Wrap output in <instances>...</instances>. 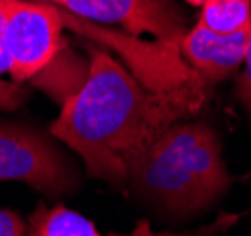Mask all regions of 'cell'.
Listing matches in <instances>:
<instances>
[{"label":"cell","mask_w":251,"mask_h":236,"mask_svg":"<svg viewBox=\"0 0 251 236\" xmlns=\"http://www.w3.org/2000/svg\"><path fill=\"white\" fill-rule=\"evenodd\" d=\"M199 23L217 34H234L251 26V0H206Z\"/></svg>","instance_id":"obj_8"},{"label":"cell","mask_w":251,"mask_h":236,"mask_svg":"<svg viewBox=\"0 0 251 236\" xmlns=\"http://www.w3.org/2000/svg\"><path fill=\"white\" fill-rule=\"evenodd\" d=\"M79 19L117 25L128 36L151 34L157 42L179 48L187 19L174 0H46Z\"/></svg>","instance_id":"obj_5"},{"label":"cell","mask_w":251,"mask_h":236,"mask_svg":"<svg viewBox=\"0 0 251 236\" xmlns=\"http://www.w3.org/2000/svg\"><path fill=\"white\" fill-rule=\"evenodd\" d=\"M0 182H21L61 197L77 187V176L66 157L38 131L0 123Z\"/></svg>","instance_id":"obj_4"},{"label":"cell","mask_w":251,"mask_h":236,"mask_svg":"<svg viewBox=\"0 0 251 236\" xmlns=\"http://www.w3.org/2000/svg\"><path fill=\"white\" fill-rule=\"evenodd\" d=\"M6 0H0V78L10 72L8 57H6V46H4V32H6Z\"/></svg>","instance_id":"obj_12"},{"label":"cell","mask_w":251,"mask_h":236,"mask_svg":"<svg viewBox=\"0 0 251 236\" xmlns=\"http://www.w3.org/2000/svg\"><path fill=\"white\" fill-rule=\"evenodd\" d=\"M87 78L61 106L50 132L74 149L93 178L125 187L130 162L168 127L201 112L210 85L199 76L153 89L110 51L87 44Z\"/></svg>","instance_id":"obj_1"},{"label":"cell","mask_w":251,"mask_h":236,"mask_svg":"<svg viewBox=\"0 0 251 236\" xmlns=\"http://www.w3.org/2000/svg\"><path fill=\"white\" fill-rule=\"evenodd\" d=\"M26 91L15 81H6L0 78V110H15L23 104Z\"/></svg>","instance_id":"obj_9"},{"label":"cell","mask_w":251,"mask_h":236,"mask_svg":"<svg viewBox=\"0 0 251 236\" xmlns=\"http://www.w3.org/2000/svg\"><path fill=\"white\" fill-rule=\"evenodd\" d=\"M4 46L15 83L36 79L63 57L64 10L44 0H6Z\"/></svg>","instance_id":"obj_3"},{"label":"cell","mask_w":251,"mask_h":236,"mask_svg":"<svg viewBox=\"0 0 251 236\" xmlns=\"http://www.w3.org/2000/svg\"><path fill=\"white\" fill-rule=\"evenodd\" d=\"M251 26L234 34H217L197 21L179 44L181 59L208 85L223 81L246 62Z\"/></svg>","instance_id":"obj_6"},{"label":"cell","mask_w":251,"mask_h":236,"mask_svg":"<svg viewBox=\"0 0 251 236\" xmlns=\"http://www.w3.org/2000/svg\"><path fill=\"white\" fill-rule=\"evenodd\" d=\"M0 236H26V221L13 210H0Z\"/></svg>","instance_id":"obj_11"},{"label":"cell","mask_w":251,"mask_h":236,"mask_svg":"<svg viewBox=\"0 0 251 236\" xmlns=\"http://www.w3.org/2000/svg\"><path fill=\"white\" fill-rule=\"evenodd\" d=\"M26 236H179L168 233H155L148 221H140L138 227L128 235H102L95 223L85 215L57 204L48 208L46 204H38L26 221Z\"/></svg>","instance_id":"obj_7"},{"label":"cell","mask_w":251,"mask_h":236,"mask_svg":"<svg viewBox=\"0 0 251 236\" xmlns=\"http://www.w3.org/2000/svg\"><path fill=\"white\" fill-rule=\"evenodd\" d=\"M44 2H46V0H44Z\"/></svg>","instance_id":"obj_14"},{"label":"cell","mask_w":251,"mask_h":236,"mask_svg":"<svg viewBox=\"0 0 251 236\" xmlns=\"http://www.w3.org/2000/svg\"><path fill=\"white\" fill-rule=\"evenodd\" d=\"M236 97L251 117V40L250 50L246 55V62H244V72L240 74L238 81H236Z\"/></svg>","instance_id":"obj_10"},{"label":"cell","mask_w":251,"mask_h":236,"mask_svg":"<svg viewBox=\"0 0 251 236\" xmlns=\"http://www.w3.org/2000/svg\"><path fill=\"white\" fill-rule=\"evenodd\" d=\"M128 184L155 206L191 215L221 199L232 176L214 129L202 121H179L130 162Z\"/></svg>","instance_id":"obj_2"},{"label":"cell","mask_w":251,"mask_h":236,"mask_svg":"<svg viewBox=\"0 0 251 236\" xmlns=\"http://www.w3.org/2000/svg\"><path fill=\"white\" fill-rule=\"evenodd\" d=\"M185 2H189V4H191V6H199V8H202V6H204V2H206V0H185Z\"/></svg>","instance_id":"obj_13"}]
</instances>
